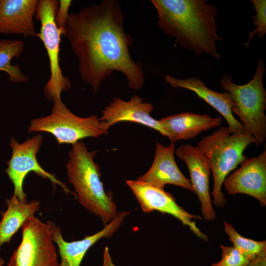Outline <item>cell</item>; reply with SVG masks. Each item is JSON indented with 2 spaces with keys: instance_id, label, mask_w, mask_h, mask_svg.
<instances>
[{
  "instance_id": "cell-3",
  "label": "cell",
  "mask_w": 266,
  "mask_h": 266,
  "mask_svg": "<svg viewBox=\"0 0 266 266\" xmlns=\"http://www.w3.org/2000/svg\"><path fill=\"white\" fill-rule=\"evenodd\" d=\"M97 153L89 151L83 141H78L72 144L66 166L78 202L105 226L118 212L112 193L104 189L100 167L94 161Z\"/></svg>"
},
{
  "instance_id": "cell-14",
  "label": "cell",
  "mask_w": 266,
  "mask_h": 266,
  "mask_svg": "<svg viewBox=\"0 0 266 266\" xmlns=\"http://www.w3.org/2000/svg\"><path fill=\"white\" fill-rule=\"evenodd\" d=\"M130 212L126 210L118 212L117 215L100 231L92 235H86L82 239L71 242L64 239L60 227L52 221H47L53 241L58 247L61 258L59 266H80L88 250L100 239L112 236Z\"/></svg>"
},
{
  "instance_id": "cell-9",
  "label": "cell",
  "mask_w": 266,
  "mask_h": 266,
  "mask_svg": "<svg viewBox=\"0 0 266 266\" xmlns=\"http://www.w3.org/2000/svg\"><path fill=\"white\" fill-rule=\"evenodd\" d=\"M10 140L12 153L7 163L8 166L5 171L14 185L13 195L22 201H27V195L23 191V182L28 173L33 171L39 176L49 179L54 186L55 185L61 186L66 193H70L76 197L54 174L45 171L38 163L36 154L43 142L40 134L28 138L22 143H19L13 137H11Z\"/></svg>"
},
{
  "instance_id": "cell-25",
  "label": "cell",
  "mask_w": 266,
  "mask_h": 266,
  "mask_svg": "<svg viewBox=\"0 0 266 266\" xmlns=\"http://www.w3.org/2000/svg\"><path fill=\"white\" fill-rule=\"evenodd\" d=\"M247 266H266V252L262 253L256 258L250 261Z\"/></svg>"
},
{
  "instance_id": "cell-23",
  "label": "cell",
  "mask_w": 266,
  "mask_h": 266,
  "mask_svg": "<svg viewBox=\"0 0 266 266\" xmlns=\"http://www.w3.org/2000/svg\"><path fill=\"white\" fill-rule=\"evenodd\" d=\"M222 259L211 266H247L249 261L233 246H220Z\"/></svg>"
},
{
  "instance_id": "cell-11",
  "label": "cell",
  "mask_w": 266,
  "mask_h": 266,
  "mask_svg": "<svg viewBox=\"0 0 266 266\" xmlns=\"http://www.w3.org/2000/svg\"><path fill=\"white\" fill-rule=\"evenodd\" d=\"M176 155L186 164L189 170L193 192L200 203L201 211L204 219L212 221L216 213L209 193L210 165L206 156L197 146L182 144L175 150Z\"/></svg>"
},
{
  "instance_id": "cell-26",
  "label": "cell",
  "mask_w": 266,
  "mask_h": 266,
  "mask_svg": "<svg viewBox=\"0 0 266 266\" xmlns=\"http://www.w3.org/2000/svg\"><path fill=\"white\" fill-rule=\"evenodd\" d=\"M103 266H115L113 263L107 246L104 248L103 255Z\"/></svg>"
},
{
  "instance_id": "cell-12",
  "label": "cell",
  "mask_w": 266,
  "mask_h": 266,
  "mask_svg": "<svg viewBox=\"0 0 266 266\" xmlns=\"http://www.w3.org/2000/svg\"><path fill=\"white\" fill-rule=\"evenodd\" d=\"M154 109L152 104L144 102L140 96H132L126 101L119 97H114L102 110L100 120L109 128L121 122H131L146 126L167 137L171 143H175L172 136L163 127L159 120L150 115Z\"/></svg>"
},
{
  "instance_id": "cell-1",
  "label": "cell",
  "mask_w": 266,
  "mask_h": 266,
  "mask_svg": "<svg viewBox=\"0 0 266 266\" xmlns=\"http://www.w3.org/2000/svg\"><path fill=\"white\" fill-rule=\"evenodd\" d=\"M124 21L117 0H102L69 13L64 36L78 61L81 79L94 94L115 71L125 76L131 89L144 85L142 64L130 54L133 39L125 32Z\"/></svg>"
},
{
  "instance_id": "cell-20",
  "label": "cell",
  "mask_w": 266,
  "mask_h": 266,
  "mask_svg": "<svg viewBox=\"0 0 266 266\" xmlns=\"http://www.w3.org/2000/svg\"><path fill=\"white\" fill-rule=\"evenodd\" d=\"M24 43L19 40L0 39V71L5 72L10 82L26 83L27 76L21 70L19 65H13L11 60L18 58L24 49Z\"/></svg>"
},
{
  "instance_id": "cell-24",
  "label": "cell",
  "mask_w": 266,
  "mask_h": 266,
  "mask_svg": "<svg viewBox=\"0 0 266 266\" xmlns=\"http://www.w3.org/2000/svg\"><path fill=\"white\" fill-rule=\"evenodd\" d=\"M72 1L70 0H59V8L55 17L56 25L64 36L69 15L68 11Z\"/></svg>"
},
{
  "instance_id": "cell-18",
  "label": "cell",
  "mask_w": 266,
  "mask_h": 266,
  "mask_svg": "<svg viewBox=\"0 0 266 266\" xmlns=\"http://www.w3.org/2000/svg\"><path fill=\"white\" fill-rule=\"evenodd\" d=\"M223 117H212L207 114L184 112L162 118L163 127L172 137L174 142L195 137L203 131L221 126Z\"/></svg>"
},
{
  "instance_id": "cell-21",
  "label": "cell",
  "mask_w": 266,
  "mask_h": 266,
  "mask_svg": "<svg viewBox=\"0 0 266 266\" xmlns=\"http://www.w3.org/2000/svg\"><path fill=\"white\" fill-rule=\"evenodd\" d=\"M224 231L228 235L233 247L249 261L256 258L263 252H266V241H256L245 237L239 234L233 225L224 222Z\"/></svg>"
},
{
  "instance_id": "cell-5",
  "label": "cell",
  "mask_w": 266,
  "mask_h": 266,
  "mask_svg": "<svg viewBox=\"0 0 266 266\" xmlns=\"http://www.w3.org/2000/svg\"><path fill=\"white\" fill-rule=\"evenodd\" d=\"M265 72L264 62L259 60L255 75L247 84H235L229 74L224 75L220 81L231 97L233 113L239 117L245 130L255 138L257 145L266 141V91L263 84Z\"/></svg>"
},
{
  "instance_id": "cell-2",
  "label": "cell",
  "mask_w": 266,
  "mask_h": 266,
  "mask_svg": "<svg viewBox=\"0 0 266 266\" xmlns=\"http://www.w3.org/2000/svg\"><path fill=\"white\" fill-rule=\"evenodd\" d=\"M205 0H151L158 14L161 30L174 36L181 47L193 50L196 55L203 53L220 60L216 42L222 39L217 34L215 17L218 10Z\"/></svg>"
},
{
  "instance_id": "cell-19",
  "label": "cell",
  "mask_w": 266,
  "mask_h": 266,
  "mask_svg": "<svg viewBox=\"0 0 266 266\" xmlns=\"http://www.w3.org/2000/svg\"><path fill=\"white\" fill-rule=\"evenodd\" d=\"M7 208L2 212L0 222V250L5 242L9 243L13 235L22 227L27 219L39 209L40 202L32 200L22 201L15 195L5 200Z\"/></svg>"
},
{
  "instance_id": "cell-7",
  "label": "cell",
  "mask_w": 266,
  "mask_h": 266,
  "mask_svg": "<svg viewBox=\"0 0 266 266\" xmlns=\"http://www.w3.org/2000/svg\"><path fill=\"white\" fill-rule=\"evenodd\" d=\"M59 5V1L57 0H39L35 15V19L41 24L37 36L44 45L50 64V77L43 92L45 97L52 101L61 99L62 92L68 90L71 87V82L63 75L59 63L62 34L55 23Z\"/></svg>"
},
{
  "instance_id": "cell-6",
  "label": "cell",
  "mask_w": 266,
  "mask_h": 266,
  "mask_svg": "<svg viewBox=\"0 0 266 266\" xmlns=\"http://www.w3.org/2000/svg\"><path fill=\"white\" fill-rule=\"evenodd\" d=\"M108 129L100 118L92 114L81 117L71 112L61 99L53 101L52 111L48 116L31 121L29 133L44 132L52 134L59 145L73 144L89 137H98L108 133Z\"/></svg>"
},
{
  "instance_id": "cell-16",
  "label": "cell",
  "mask_w": 266,
  "mask_h": 266,
  "mask_svg": "<svg viewBox=\"0 0 266 266\" xmlns=\"http://www.w3.org/2000/svg\"><path fill=\"white\" fill-rule=\"evenodd\" d=\"M165 79L173 88H181L193 91L216 110L225 119L231 133L245 131L242 124L233 115L232 100L227 92L219 93L212 90L207 87L201 80L196 77L179 79L166 75Z\"/></svg>"
},
{
  "instance_id": "cell-4",
  "label": "cell",
  "mask_w": 266,
  "mask_h": 266,
  "mask_svg": "<svg viewBox=\"0 0 266 266\" xmlns=\"http://www.w3.org/2000/svg\"><path fill=\"white\" fill-rule=\"evenodd\" d=\"M252 143L257 144L250 133L245 131L231 133L228 127L219 128L198 142L197 146L208 159L213 174L212 196L215 206L226 205L227 199L222 191L223 182L232 171L247 160L243 152Z\"/></svg>"
},
{
  "instance_id": "cell-13",
  "label": "cell",
  "mask_w": 266,
  "mask_h": 266,
  "mask_svg": "<svg viewBox=\"0 0 266 266\" xmlns=\"http://www.w3.org/2000/svg\"><path fill=\"white\" fill-rule=\"evenodd\" d=\"M228 194H246L266 205V150L247 159L240 167L228 176L223 184Z\"/></svg>"
},
{
  "instance_id": "cell-8",
  "label": "cell",
  "mask_w": 266,
  "mask_h": 266,
  "mask_svg": "<svg viewBox=\"0 0 266 266\" xmlns=\"http://www.w3.org/2000/svg\"><path fill=\"white\" fill-rule=\"evenodd\" d=\"M21 242L7 266H58L56 249L48 225L30 217L22 227Z\"/></svg>"
},
{
  "instance_id": "cell-22",
  "label": "cell",
  "mask_w": 266,
  "mask_h": 266,
  "mask_svg": "<svg viewBox=\"0 0 266 266\" xmlns=\"http://www.w3.org/2000/svg\"><path fill=\"white\" fill-rule=\"evenodd\" d=\"M256 15L253 17L254 20L253 24L256 28L247 35L249 40L244 44L248 48L254 35L257 33L259 38H263L266 33V0H252Z\"/></svg>"
},
{
  "instance_id": "cell-15",
  "label": "cell",
  "mask_w": 266,
  "mask_h": 266,
  "mask_svg": "<svg viewBox=\"0 0 266 266\" xmlns=\"http://www.w3.org/2000/svg\"><path fill=\"white\" fill-rule=\"evenodd\" d=\"M175 150L173 143L165 146L157 142L151 167L136 180L162 189H164L167 184H171L193 192L190 180L184 176L177 165L174 155Z\"/></svg>"
},
{
  "instance_id": "cell-27",
  "label": "cell",
  "mask_w": 266,
  "mask_h": 266,
  "mask_svg": "<svg viewBox=\"0 0 266 266\" xmlns=\"http://www.w3.org/2000/svg\"><path fill=\"white\" fill-rule=\"evenodd\" d=\"M4 261L3 259L0 258V266H4Z\"/></svg>"
},
{
  "instance_id": "cell-17",
  "label": "cell",
  "mask_w": 266,
  "mask_h": 266,
  "mask_svg": "<svg viewBox=\"0 0 266 266\" xmlns=\"http://www.w3.org/2000/svg\"><path fill=\"white\" fill-rule=\"evenodd\" d=\"M37 0H0V33L37 36L33 16Z\"/></svg>"
},
{
  "instance_id": "cell-10",
  "label": "cell",
  "mask_w": 266,
  "mask_h": 266,
  "mask_svg": "<svg viewBox=\"0 0 266 266\" xmlns=\"http://www.w3.org/2000/svg\"><path fill=\"white\" fill-rule=\"evenodd\" d=\"M125 182L143 212L148 213L157 210L171 215L183 225L188 227L198 237L208 241V236L199 229L195 221L201 219V217L192 214L180 206L171 193L166 192L164 189L137 180H128Z\"/></svg>"
}]
</instances>
